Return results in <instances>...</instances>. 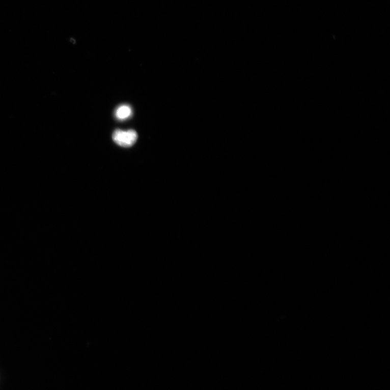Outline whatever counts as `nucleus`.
<instances>
[{"label":"nucleus","mask_w":390,"mask_h":390,"mask_svg":"<svg viewBox=\"0 0 390 390\" xmlns=\"http://www.w3.org/2000/svg\"><path fill=\"white\" fill-rule=\"evenodd\" d=\"M113 138L118 145L124 148H129L136 142L138 134L133 130L124 131L118 129L114 132Z\"/></svg>","instance_id":"obj_1"},{"label":"nucleus","mask_w":390,"mask_h":390,"mask_svg":"<svg viewBox=\"0 0 390 390\" xmlns=\"http://www.w3.org/2000/svg\"><path fill=\"white\" fill-rule=\"evenodd\" d=\"M132 114V109L130 106L123 105L117 108L115 116L118 120L124 121L129 118Z\"/></svg>","instance_id":"obj_2"}]
</instances>
